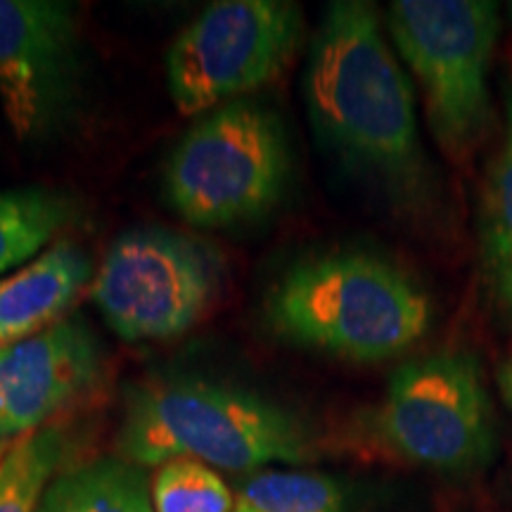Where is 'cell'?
I'll return each instance as SVG.
<instances>
[{
	"mask_svg": "<svg viewBox=\"0 0 512 512\" xmlns=\"http://www.w3.org/2000/svg\"><path fill=\"white\" fill-rule=\"evenodd\" d=\"M396 53L411 67L439 150L465 162L489 126V69L501 12L489 0H396L387 10Z\"/></svg>",
	"mask_w": 512,
	"mask_h": 512,
	"instance_id": "cell-4",
	"label": "cell"
},
{
	"mask_svg": "<svg viewBox=\"0 0 512 512\" xmlns=\"http://www.w3.org/2000/svg\"><path fill=\"white\" fill-rule=\"evenodd\" d=\"M266 318L275 335L299 347L377 363L425 337L432 306L392 261L344 252L290 268L268 292Z\"/></svg>",
	"mask_w": 512,
	"mask_h": 512,
	"instance_id": "cell-3",
	"label": "cell"
},
{
	"mask_svg": "<svg viewBox=\"0 0 512 512\" xmlns=\"http://www.w3.org/2000/svg\"><path fill=\"white\" fill-rule=\"evenodd\" d=\"M152 505L155 512H233L235 496L209 465L176 458L157 467Z\"/></svg>",
	"mask_w": 512,
	"mask_h": 512,
	"instance_id": "cell-16",
	"label": "cell"
},
{
	"mask_svg": "<svg viewBox=\"0 0 512 512\" xmlns=\"http://www.w3.org/2000/svg\"><path fill=\"white\" fill-rule=\"evenodd\" d=\"M496 382H498V389H501L503 401L512 408V358H508V361L498 368Z\"/></svg>",
	"mask_w": 512,
	"mask_h": 512,
	"instance_id": "cell-19",
	"label": "cell"
},
{
	"mask_svg": "<svg viewBox=\"0 0 512 512\" xmlns=\"http://www.w3.org/2000/svg\"><path fill=\"white\" fill-rule=\"evenodd\" d=\"M233 512H347V498L318 472H259L240 486Z\"/></svg>",
	"mask_w": 512,
	"mask_h": 512,
	"instance_id": "cell-15",
	"label": "cell"
},
{
	"mask_svg": "<svg viewBox=\"0 0 512 512\" xmlns=\"http://www.w3.org/2000/svg\"><path fill=\"white\" fill-rule=\"evenodd\" d=\"M304 34L299 5L221 0L188 24L166 53V86L176 110L195 117L242 100L278 79Z\"/></svg>",
	"mask_w": 512,
	"mask_h": 512,
	"instance_id": "cell-7",
	"label": "cell"
},
{
	"mask_svg": "<svg viewBox=\"0 0 512 512\" xmlns=\"http://www.w3.org/2000/svg\"><path fill=\"white\" fill-rule=\"evenodd\" d=\"M36 512H86V501H83L81 479L76 467L55 475L48 489L43 491Z\"/></svg>",
	"mask_w": 512,
	"mask_h": 512,
	"instance_id": "cell-18",
	"label": "cell"
},
{
	"mask_svg": "<svg viewBox=\"0 0 512 512\" xmlns=\"http://www.w3.org/2000/svg\"><path fill=\"white\" fill-rule=\"evenodd\" d=\"M72 221V202L46 190L0 192V273L36 256Z\"/></svg>",
	"mask_w": 512,
	"mask_h": 512,
	"instance_id": "cell-12",
	"label": "cell"
},
{
	"mask_svg": "<svg viewBox=\"0 0 512 512\" xmlns=\"http://www.w3.org/2000/svg\"><path fill=\"white\" fill-rule=\"evenodd\" d=\"M62 456L64 437L57 427L17 439L0 460V512H36Z\"/></svg>",
	"mask_w": 512,
	"mask_h": 512,
	"instance_id": "cell-14",
	"label": "cell"
},
{
	"mask_svg": "<svg viewBox=\"0 0 512 512\" xmlns=\"http://www.w3.org/2000/svg\"><path fill=\"white\" fill-rule=\"evenodd\" d=\"M76 53L74 12L48 0H0V102L19 140L60 110Z\"/></svg>",
	"mask_w": 512,
	"mask_h": 512,
	"instance_id": "cell-9",
	"label": "cell"
},
{
	"mask_svg": "<svg viewBox=\"0 0 512 512\" xmlns=\"http://www.w3.org/2000/svg\"><path fill=\"white\" fill-rule=\"evenodd\" d=\"M100 373V344L79 318L0 347V441L41 430L57 411L91 392Z\"/></svg>",
	"mask_w": 512,
	"mask_h": 512,
	"instance_id": "cell-10",
	"label": "cell"
},
{
	"mask_svg": "<svg viewBox=\"0 0 512 512\" xmlns=\"http://www.w3.org/2000/svg\"><path fill=\"white\" fill-rule=\"evenodd\" d=\"M306 110L320 143L396 200L418 207L432 188L408 74L375 5L330 3L311 41Z\"/></svg>",
	"mask_w": 512,
	"mask_h": 512,
	"instance_id": "cell-1",
	"label": "cell"
},
{
	"mask_svg": "<svg viewBox=\"0 0 512 512\" xmlns=\"http://www.w3.org/2000/svg\"><path fill=\"white\" fill-rule=\"evenodd\" d=\"M219 294L214 254L166 230H133L105 254L91 297L105 323L126 342L188 332Z\"/></svg>",
	"mask_w": 512,
	"mask_h": 512,
	"instance_id": "cell-8",
	"label": "cell"
},
{
	"mask_svg": "<svg viewBox=\"0 0 512 512\" xmlns=\"http://www.w3.org/2000/svg\"><path fill=\"white\" fill-rule=\"evenodd\" d=\"M484 268L496 302L512 323V93L505 143L489 171L482 214Z\"/></svg>",
	"mask_w": 512,
	"mask_h": 512,
	"instance_id": "cell-13",
	"label": "cell"
},
{
	"mask_svg": "<svg viewBox=\"0 0 512 512\" xmlns=\"http://www.w3.org/2000/svg\"><path fill=\"white\" fill-rule=\"evenodd\" d=\"M290 155L278 117L252 100L216 107L166 162V200L197 228L259 219L283 197Z\"/></svg>",
	"mask_w": 512,
	"mask_h": 512,
	"instance_id": "cell-5",
	"label": "cell"
},
{
	"mask_svg": "<svg viewBox=\"0 0 512 512\" xmlns=\"http://www.w3.org/2000/svg\"><path fill=\"white\" fill-rule=\"evenodd\" d=\"M91 256L60 240L22 271L0 280V347L22 342L64 320L93 278Z\"/></svg>",
	"mask_w": 512,
	"mask_h": 512,
	"instance_id": "cell-11",
	"label": "cell"
},
{
	"mask_svg": "<svg viewBox=\"0 0 512 512\" xmlns=\"http://www.w3.org/2000/svg\"><path fill=\"white\" fill-rule=\"evenodd\" d=\"M79 470L86 512H155L152 482L140 465L100 458Z\"/></svg>",
	"mask_w": 512,
	"mask_h": 512,
	"instance_id": "cell-17",
	"label": "cell"
},
{
	"mask_svg": "<svg viewBox=\"0 0 512 512\" xmlns=\"http://www.w3.org/2000/svg\"><path fill=\"white\" fill-rule=\"evenodd\" d=\"M119 453L140 467L176 458L245 472L271 463H306L313 456L309 430L297 415L264 396L178 375L128 389Z\"/></svg>",
	"mask_w": 512,
	"mask_h": 512,
	"instance_id": "cell-2",
	"label": "cell"
},
{
	"mask_svg": "<svg viewBox=\"0 0 512 512\" xmlns=\"http://www.w3.org/2000/svg\"><path fill=\"white\" fill-rule=\"evenodd\" d=\"M370 432L384 451L406 463L467 475L496 448L494 406L482 366L467 351H437L403 363L389 377Z\"/></svg>",
	"mask_w": 512,
	"mask_h": 512,
	"instance_id": "cell-6",
	"label": "cell"
}]
</instances>
